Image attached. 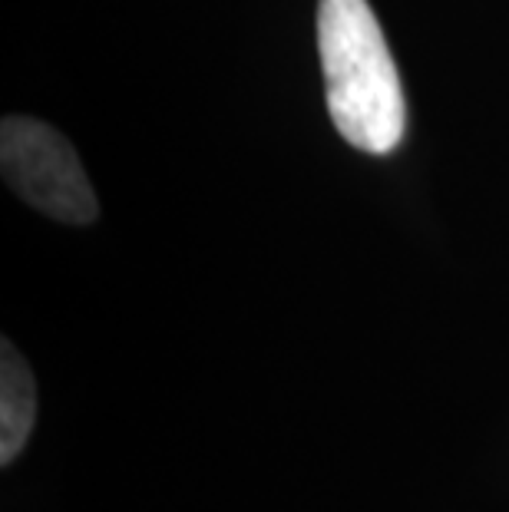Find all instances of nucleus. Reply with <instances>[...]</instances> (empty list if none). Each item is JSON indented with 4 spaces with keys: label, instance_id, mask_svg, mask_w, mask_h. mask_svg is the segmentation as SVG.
Wrapping results in <instances>:
<instances>
[{
    "label": "nucleus",
    "instance_id": "obj_1",
    "mask_svg": "<svg viewBox=\"0 0 509 512\" xmlns=\"http://www.w3.org/2000/svg\"><path fill=\"white\" fill-rule=\"evenodd\" d=\"M318 53L338 133L371 156L394 152L407 129V100L371 4L321 0Z\"/></svg>",
    "mask_w": 509,
    "mask_h": 512
},
{
    "label": "nucleus",
    "instance_id": "obj_2",
    "mask_svg": "<svg viewBox=\"0 0 509 512\" xmlns=\"http://www.w3.org/2000/svg\"><path fill=\"white\" fill-rule=\"evenodd\" d=\"M4 179L27 205L70 225L96 219V192L77 152L57 129L27 116H7L0 129Z\"/></svg>",
    "mask_w": 509,
    "mask_h": 512
},
{
    "label": "nucleus",
    "instance_id": "obj_3",
    "mask_svg": "<svg viewBox=\"0 0 509 512\" xmlns=\"http://www.w3.org/2000/svg\"><path fill=\"white\" fill-rule=\"evenodd\" d=\"M37 420V387L30 367L10 341L0 351V463H14L17 453L34 430Z\"/></svg>",
    "mask_w": 509,
    "mask_h": 512
}]
</instances>
